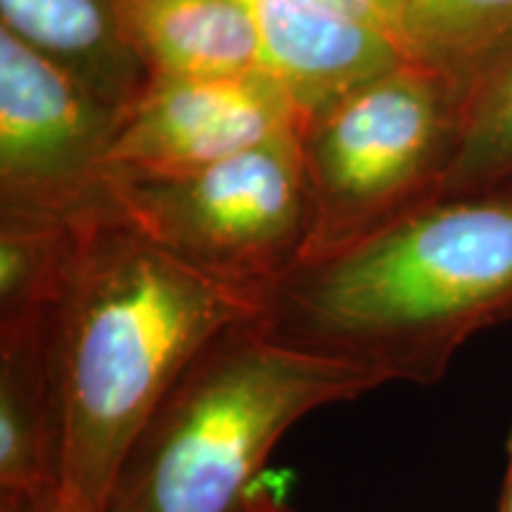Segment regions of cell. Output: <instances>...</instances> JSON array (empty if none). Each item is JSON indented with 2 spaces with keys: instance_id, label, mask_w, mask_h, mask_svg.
<instances>
[{
  "instance_id": "obj_1",
  "label": "cell",
  "mask_w": 512,
  "mask_h": 512,
  "mask_svg": "<svg viewBox=\"0 0 512 512\" xmlns=\"http://www.w3.org/2000/svg\"><path fill=\"white\" fill-rule=\"evenodd\" d=\"M259 311L261 294L166 254L107 195L95 204L43 316L62 501L105 510L128 448L192 358Z\"/></svg>"
},
{
  "instance_id": "obj_2",
  "label": "cell",
  "mask_w": 512,
  "mask_h": 512,
  "mask_svg": "<svg viewBox=\"0 0 512 512\" xmlns=\"http://www.w3.org/2000/svg\"><path fill=\"white\" fill-rule=\"evenodd\" d=\"M287 347L430 387L477 332L512 320V190L439 197L261 297Z\"/></svg>"
},
{
  "instance_id": "obj_11",
  "label": "cell",
  "mask_w": 512,
  "mask_h": 512,
  "mask_svg": "<svg viewBox=\"0 0 512 512\" xmlns=\"http://www.w3.org/2000/svg\"><path fill=\"white\" fill-rule=\"evenodd\" d=\"M0 29L62 64L119 112L147 81L121 38L112 0H0Z\"/></svg>"
},
{
  "instance_id": "obj_16",
  "label": "cell",
  "mask_w": 512,
  "mask_h": 512,
  "mask_svg": "<svg viewBox=\"0 0 512 512\" xmlns=\"http://www.w3.org/2000/svg\"><path fill=\"white\" fill-rule=\"evenodd\" d=\"M496 512H512V425L505 439V470L501 482V494H498V510Z\"/></svg>"
},
{
  "instance_id": "obj_8",
  "label": "cell",
  "mask_w": 512,
  "mask_h": 512,
  "mask_svg": "<svg viewBox=\"0 0 512 512\" xmlns=\"http://www.w3.org/2000/svg\"><path fill=\"white\" fill-rule=\"evenodd\" d=\"M261 67L309 121L406 60L399 41L325 0H249Z\"/></svg>"
},
{
  "instance_id": "obj_18",
  "label": "cell",
  "mask_w": 512,
  "mask_h": 512,
  "mask_svg": "<svg viewBox=\"0 0 512 512\" xmlns=\"http://www.w3.org/2000/svg\"><path fill=\"white\" fill-rule=\"evenodd\" d=\"M36 512H74L72 508H69L67 503L62 501V496L60 498H55V501H50V503H46V505H41V508H38Z\"/></svg>"
},
{
  "instance_id": "obj_10",
  "label": "cell",
  "mask_w": 512,
  "mask_h": 512,
  "mask_svg": "<svg viewBox=\"0 0 512 512\" xmlns=\"http://www.w3.org/2000/svg\"><path fill=\"white\" fill-rule=\"evenodd\" d=\"M147 76H238L261 67L249 0H112Z\"/></svg>"
},
{
  "instance_id": "obj_15",
  "label": "cell",
  "mask_w": 512,
  "mask_h": 512,
  "mask_svg": "<svg viewBox=\"0 0 512 512\" xmlns=\"http://www.w3.org/2000/svg\"><path fill=\"white\" fill-rule=\"evenodd\" d=\"M325 3L347 12L351 17L361 19V22L370 24V27L387 31V34H392L399 41V19L403 0H325Z\"/></svg>"
},
{
  "instance_id": "obj_17",
  "label": "cell",
  "mask_w": 512,
  "mask_h": 512,
  "mask_svg": "<svg viewBox=\"0 0 512 512\" xmlns=\"http://www.w3.org/2000/svg\"><path fill=\"white\" fill-rule=\"evenodd\" d=\"M242 512H299V510H292L283 505L280 501H275L271 494H266V491H259L249 505Z\"/></svg>"
},
{
  "instance_id": "obj_4",
  "label": "cell",
  "mask_w": 512,
  "mask_h": 512,
  "mask_svg": "<svg viewBox=\"0 0 512 512\" xmlns=\"http://www.w3.org/2000/svg\"><path fill=\"white\" fill-rule=\"evenodd\" d=\"M463 121V98L411 62L306 121L299 136L313 207L306 261L439 200Z\"/></svg>"
},
{
  "instance_id": "obj_12",
  "label": "cell",
  "mask_w": 512,
  "mask_h": 512,
  "mask_svg": "<svg viewBox=\"0 0 512 512\" xmlns=\"http://www.w3.org/2000/svg\"><path fill=\"white\" fill-rule=\"evenodd\" d=\"M399 43L467 107L512 62V0H403Z\"/></svg>"
},
{
  "instance_id": "obj_5",
  "label": "cell",
  "mask_w": 512,
  "mask_h": 512,
  "mask_svg": "<svg viewBox=\"0 0 512 512\" xmlns=\"http://www.w3.org/2000/svg\"><path fill=\"white\" fill-rule=\"evenodd\" d=\"M299 136L275 138L185 174H107L128 226L195 271L264 297L302 266L313 235Z\"/></svg>"
},
{
  "instance_id": "obj_14",
  "label": "cell",
  "mask_w": 512,
  "mask_h": 512,
  "mask_svg": "<svg viewBox=\"0 0 512 512\" xmlns=\"http://www.w3.org/2000/svg\"><path fill=\"white\" fill-rule=\"evenodd\" d=\"M512 188V62L467 102L463 136L441 197Z\"/></svg>"
},
{
  "instance_id": "obj_13",
  "label": "cell",
  "mask_w": 512,
  "mask_h": 512,
  "mask_svg": "<svg viewBox=\"0 0 512 512\" xmlns=\"http://www.w3.org/2000/svg\"><path fill=\"white\" fill-rule=\"evenodd\" d=\"M93 207L76 214L0 209V330L41 318L50 309Z\"/></svg>"
},
{
  "instance_id": "obj_9",
  "label": "cell",
  "mask_w": 512,
  "mask_h": 512,
  "mask_svg": "<svg viewBox=\"0 0 512 512\" xmlns=\"http://www.w3.org/2000/svg\"><path fill=\"white\" fill-rule=\"evenodd\" d=\"M43 316L0 330V512H36L62 496Z\"/></svg>"
},
{
  "instance_id": "obj_3",
  "label": "cell",
  "mask_w": 512,
  "mask_h": 512,
  "mask_svg": "<svg viewBox=\"0 0 512 512\" xmlns=\"http://www.w3.org/2000/svg\"><path fill=\"white\" fill-rule=\"evenodd\" d=\"M382 387L368 370L287 347L254 318L219 332L128 448L102 512H242L306 415Z\"/></svg>"
},
{
  "instance_id": "obj_19",
  "label": "cell",
  "mask_w": 512,
  "mask_h": 512,
  "mask_svg": "<svg viewBox=\"0 0 512 512\" xmlns=\"http://www.w3.org/2000/svg\"><path fill=\"white\" fill-rule=\"evenodd\" d=\"M505 190H512V188H505Z\"/></svg>"
},
{
  "instance_id": "obj_7",
  "label": "cell",
  "mask_w": 512,
  "mask_h": 512,
  "mask_svg": "<svg viewBox=\"0 0 512 512\" xmlns=\"http://www.w3.org/2000/svg\"><path fill=\"white\" fill-rule=\"evenodd\" d=\"M306 124L264 67L238 76H147L121 112L107 174H185Z\"/></svg>"
},
{
  "instance_id": "obj_6",
  "label": "cell",
  "mask_w": 512,
  "mask_h": 512,
  "mask_svg": "<svg viewBox=\"0 0 512 512\" xmlns=\"http://www.w3.org/2000/svg\"><path fill=\"white\" fill-rule=\"evenodd\" d=\"M121 112L0 29V209L76 214L105 200Z\"/></svg>"
}]
</instances>
